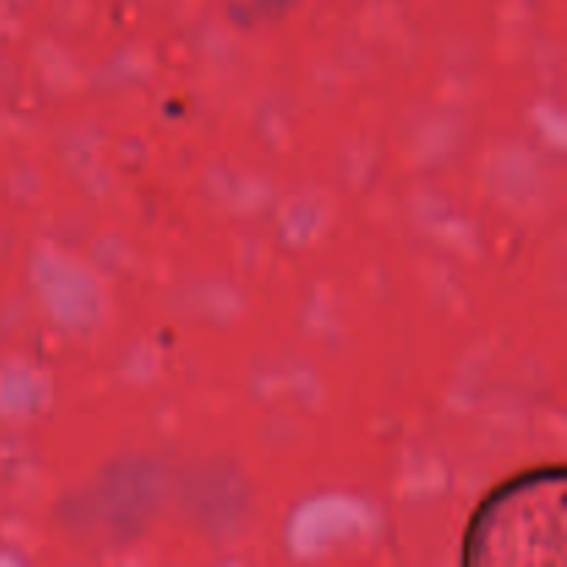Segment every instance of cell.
Returning a JSON list of instances; mask_svg holds the SVG:
<instances>
[{"mask_svg": "<svg viewBox=\"0 0 567 567\" xmlns=\"http://www.w3.org/2000/svg\"><path fill=\"white\" fill-rule=\"evenodd\" d=\"M468 565L567 567V476L540 468L498 487L465 540Z\"/></svg>", "mask_w": 567, "mask_h": 567, "instance_id": "6da1fadb", "label": "cell"}]
</instances>
